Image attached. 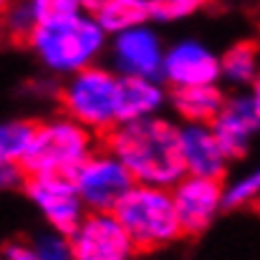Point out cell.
<instances>
[{
    "instance_id": "1",
    "label": "cell",
    "mask_w": 260,
    "mask_h": 260,
    "mask_svg": "<svg viewBox=\"0 0 260 260\" xmlns=\"http://www.w3.org/2000/svg\"><path fill=\"white\" fill-rule=\"evenodd\" d=\"M104 147L124 162L137 184L172 189L187 174L182 157V124L162 114L114 126L104 137Z\"/></svg>"
},
{
    "instance_id": "2",
    "label": "cell",
    "mask_w": 260,
    "mask_h": 260,
    "mask_svg": "<svg viewBox=\"0 0 260 260\" xmlns=\"http://www.w3.org/2000/svg\"><path fill=\"white\" fill-rule=\"evenodd\" d=\"M104 43L106 30L99 25L96 18L81 13L63 23L38 25L28 46L48 71L74 76L93 66V61L104 51Z\"/></svg>"
},
{
    "instance_id": "3",
    "label": "cell",
    "mask_w": 260,
    "mask_h": 260,
    "mask_svg": "<svg viewBox=\"0 0 260 260\" xmlns=\"http://www.w3.org/2000/svg\"><path fill=\"white\" fill-rule=\"evenodd\" d=\"M93 132L79 121L61 116L38 124L36 139L20 162L30 177H74L76 170L93 154Z\"/></svg>"
},
{
    "instance_id": "4",
    "label": "cell",
    "mask_w": 260,
    "mask_h": 260,
    "mask_svg": "<svg viewBox=\"0 0 260 260\" xmlns=\"http://www.w3.org/2000/svg\"><path fill=\"white\" fill-rule=\"evenodd\" d=\"M114 212L139 250H159L184 235L172 189L165 187L134 184V189L119 202Z\"/></svg>"
},
{
    "instance_id": "5",
    "label": "cell",
    "mask_w": 260,
    "mask_h": 260,
    "mask_svg": "<svg viewBox=\"0 0 260 260\" xmlns=\"http://www.w3.org/2000/svg\"><path fill=\"white\" fill-rule=\"evenodd\" d=\"M119 74L106 66H88L69 76L61 88L63 114L93 134L106 137L119 126Z\"/></svg>"
},
{
    "instance_id": "6",
    "label": "cell",
    "mask_w": 260,
    "mask_h": 260,
    "mask_svg": "<svg viewBox=\"0 0 260 260\" xmlns=\"http://www.w3.org/2000/svg\"><path fill=\"white\" fill-rule=\"evenodd\" d=\"M74 184L88 212H114L119 202L134 189L137 179L106 147L96 149L76 170Z\"/></svg>"
},
{
    "instance_id": "7",
    "label": "cell",
    "mask_w": 260,
    "mask_h": 260,
    "mask_svg": "<svg viewBox=\"0 0 260 260\" xmlns=\"http://www.w3.org/2000/svg\"><path fill=\"white\" fill-rule=\"evenodd\" d=\"M23 192L41 212L46 225L66 238L79 230L88 212L74 184V177H30Z\"/></svg>"
},
{
    "instance_id": "8",
    "label": "cell",
    "mask_w": 260,
    "mask_h": 260,
    "mask_svg": "<svg viewBox=\"0 0 260 260\" xmlns=\"http://www.w3.org/2000/svg\"><path fill=\"white\" fill-rule=\"evenodd\" d=\"M69 240L74 260H134L139 250L116 212H86Z\"/></svg>"
},
{
    "instance_id": "9",
    "label": "cell",
    "mask_w": 260,
    "mask_h": 260,
    "mask_svg": "<svg viewBox=\"0 0 260 260\" xmlns=\"http://www.w3.org/2000/svg\"><path fill=\"white\" fill-rule=\"evenodd\" d=\"M172 197L182 220L184 235L205 233L220 210H225V184L222 179L184 174L172 187Z\"/></svg>"
},
{
    "instance_id": "10",
    "label": "cell",
    "mask_w": 260,
    "mask_h": 260,
    "mask_svg": "<svg viewBox=\"0 0 260 260\" xmlns=\"http://www.w3.org/2000/svg\"><path fill=\"white\" fill-rule=\"evenodd\" d=\"M111 66L121 76H144V79H162L165 53L159 36L149 25H139L114 36L111 41Z\"/></svg>"
},
{
    "instance_id": "11",
    "label": "cell",
    "mask_w": 260,
    "mask_h": 260,
    "mask_svg": "<svg viewBox=\"0 0 260 260\" xmlns=\"http://www.w3.org/2000/svg\"><path fill=\"white\" fill-rule=\"evenodd\" d=\"M162 81L170 88L210 86L222 81L220 56L200 41H179L167 48Z\"/></svg>"
},
{
    "instance_id": "12",
    "label": "cell",
    "mask_w": 260,
    "mask_h": 260,
    "mask_svg": "<svg viewBox=\"0 0 260 260\" xmlns=\"http://www.w3.org/2000/svg\"><path fill=\"white\" fill-rule=\"evenodd\" d=\"M210 126H212L215 137L220 139L222 149L228 152V157L233 162L243 159L250 152L253 139L260 134V111L255 106L253 93L235 91L233 96H228L222 111L217 114V119Z\"/></svg>"
},
{
    "instance_id": "13",
    "label": "cell",
    "mask_w": 260,
    "mask_h": 260,
    "mask_svg": "<svg viewBox=\"0 0 260 260\" xmlns=\"http://www.w3.org/2000/svg\"><path fill=\"white\" fill-rule=\"evenodd\" d=\"M182 157L187 174L210 179H222L233 162L210 124H182Z\"/></svg>"
},
{
    "instance_id": "14",
    "label": "cell",
    "mask_w": 260,
    "mask_h": 260,
    "mask_svg": "<svg viewBox=\"0 0 260 260\" xmlns=\"http://www.w3.org/2000/svg\"><path fill=\"white\" fill-rule=\"evenodd\" d=\"M167 104H170V91L162 79H144V76L119 79V124L157 116Z\"/></svg>"
},
{
    "instance_id": "15",
    "label": "cell",
    "mask_w": 260,
    "mask_h": 260,
    "mask_svg": "<svg viewBox=\"0 0 260 260\" xmlns=\"http://www.w3.org/2000/svg\"><path fill=\"white\" fill-rule=\"evenodd\" d=\"M228 93L220 84L210 86H184L170 91V106L182 124H212L222 111Z\"/></svg>"
},
{
    "instance_id": "16",
    "label": "cell",
    "mask_w": 260,
    "mask_h": 260,
    "mask_svg": "<svg viewBox=\"0 0 260 260\" xmlns=\"http://www.w3.org/2000/svg\"><path fill=\"white\" fill-rule=\"evenodd\" d=\"M222 81L235 88L253 86L260 76V46L258 41H238L222 56Z\"/></svg>"
},
{
    "instance_id": "17",
    "label": "cell",
    "mask_w": 260,
    "mask_h": 260,
    "mask_svg": "<svg viewBox=\"0 0 260 260\" xmlns=\"http://www.w3.org/2000/svg\"><path fill=\"white\" fill-rule=\"evenodd\" d=\"M106 36H119L124 30L147 25L152 20L149 0H106V5L93 15Z\"/></svg>"
},
{
    "instance_id": "18",
    "label": "cell",
    "mask_w": 260,
    "mask_h": 260,
    "mask_svg": "<svg viewBox=\"0 0 260 260\" xmlns=\"http://www.w3.org/2000/svg\"><path fill=\"white\" fill-rule=\"evenodd\" d=\"M38 121L33 119H8L0 126V162L20 165L36 139Z\"/></svg>"
},
{
    "instance_id": "19",
    "label": "cell",
    "mask_w": 260,
    "mask_h": 260,
    "mask_svg": "<svg viewBox=\"0 0 260 260\" xmlns=\"http://www.w3.org/2000/svg\"><path fill=\"white\" fill-rule=\"evenodd\" d=\"M38 20L33 15L30 0H13L5 5V30L10 33L13 43H30V36L36 33Z\"/></svg>"
},
{
    "instance_id": "20",
    "label": "cell",
    "mask_w": 260,
    "mask_h": 260,
    "mask_svg": "<svg viewBox=\"0 0 260 260\" xmlns=\"http://www.w3.org/2000/svg\"><path fill=\"white\" fill-rule=\"evenodd\" d=\"M260 197V165L225 184V210H238Z\"/></svg>"
},
{
    "instance_id": "21",
    "label": "cell",
    "mask_w": 260,
    "mask_h": 260,
    "mask_svg": "<svg viewBox=\"0 0 260 260\" xmlns=\"http://www.w3.org/2000/svg\"><path fill=\"white\" fill-rule=\"evenodd\" d=\"M30 8H33L38 25L63 23V20H71L84 13L81 0H30Z\"/></svg>"
},
{
    "instance_id": "22",
    "label": "cell",
    "mask_w": 260,
    "mask_h": 260,
    "mask_svg": "<svg viewBox=\"0 0 260 260\" xmlns=\"http://www.w3.org/2000/svg\"><path fill=\"white\" fill-rule=\"evenodd\" d=\"M30 245H33L36 260H74L71 240L51 228L46 233H36L30 238Z\"/></svg>"
},
{
    "instance_id": "23",
    "label": "cell",
    "mask_w": 260,
    "mask_h": 260,
    "mask_svg": "<svg viewBox=\"0 0 260 260\" xmlns=\"http://www.w3.org/2000/svg\"><path fill=\"white\" fill-rule=\"evenodd\" d=\"M149 3H152V20L157 23L184 20L207 5V0H149Z\"/></svg>"
},
{
    "instance_id": "24",
    "label": "cell",
    "mask_w": 260,
    "mask_h": 260,
    "mask_svg": "<svg viewBox=\"0 0 260 260\" xmlns=\"http://www.w3.org/2000/svg\"><path fill=\"white\" fill-rule=\"evenodd\" d=\"M0 182L5 189H23L28 182V174L15 162H0Z\"/></svg>"
},
{
    "instance_id": "25",
    "label": "cell",
    "mask_w": 260,
    "mask_h": 260,
    "mask_svg": "<svg viewBox=\"0 0 260 260\" xmlns=\"http://www.w3.org/2000/svg\"><path fill=\"white\" fill-rule=\"evenodd\" d=\"M250 93H253V99H255V106H258V111H260V76H258V81L250 86Z\"/></svg>"
},
{
    "instance_id": "26",
    "label": "cell",
    "mask_w": 260,
    "mask_h": 260,
    "mask_svg": "<svg viewBox=\"0 0 260 260\" xmlns=\"http://www.w3.org/2000/svg\"><path fill=\"white\" fill-rule=\"evenodd\" d=\"M8 3H10V0H3V5H8Z\"/></svg>"
}]
</instances>
